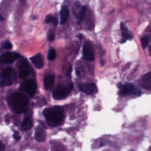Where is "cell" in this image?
<instances>
[{
    "mask_svg": "<svg viewBox=\"0 0 151 151\" xmlns=\"http://www.w3.org/2000/svg\"><path fill=\"white\" fill-rule=\"evenodd\" d=\"M47 123L51 126H57L61 124L64 120L63 109L59 106L48 108L43 111Z\"/></svg>",
    "mask_w": 151,
    "mask_h": 151,
    "instance_id": "cell-1",
    "label": "cell"
},
{
    "mask_svg": "<svg viewBox=\"0 0 151 151\" xmlns=\"http://www.w3.org/2000/svg\"><path fill=\"white\" fill-rule=\"evenodd\" d=\"M8 103L11 110L16 113H22L28 104L27 97L22 93L15 92L8 98Z\"/></svg>",
    "mask_w": 151,
    "mask_h": 151,
    "instance_id": "cell-2",
    "label": "cell"
},
{
    "mask_svg": "<svg viewBox=\"0 0 151 151\" xmlns=\"http://www.w3.org/2000/svg\"><path fill=\"white\" fill-rule=\"evenodd\" d=\"M73 88L71 83L68 84H59L53 91V98L55 100H61L65 99L71 92Z\"/></svg>",
    "mask_w": 151,
    "mask_h": 151,
    "instance_id": "cell-3",
    "label": "cell"
},
{
    "mask_svg": "<svg viewBox=\"0 0 151 151\" xmlns=\"http://www.w3.org/2000/svg\"><path fill=\"white\" fill-rule=\"evenodd\" d=\"M120 93L122 96H127L129 94L140 96L141 94V91L133 84L126 83L124 84H121L120 86Z\"/></svg>",
    "mask_w": 151,
    "mask_h": 151,
    "instance_id": "cell-4",
    "label": "cell"
},
{
    "mask_svg": "<svg viewBox=\"0 0 151 151\" xmlns=\"http://www.w3.org/2000/svg\"><path fill=\"white\" fill-rule=\"evenodd\" d=\"M19 57V54L17 52H6L0 56V64H11Z\"/></svg>",
    "mask_w": 151,
    "mask_h": 151,
    "instance_id": "cell-5",
    "label": "cell"
},
{
    "mask_svg": "<svg viewBox=\"0 0 151 151\" xmlns=\"http://www.w3.org/2000/svg\"><path fill=\"white\" fill-rule=\"evenodd\" d=\"M22 87L24 90L26 91V92L31 96H33L34 95L37 89L36 83L32 80L25 81L22 84Z\"/></svg>",
    "mask_w": 151,
    "mask_h": 151,
    "instance_id": "cell-6",
    "label": "cell"
},
{
    "mask_svg": "<svg viewBox=\"0 0 151 151\" xmlns=\"http://www.w3.org/2000/svg\"><path fill=\"white\" fill-rule=\"evenodd\" d=\"M80 90L81 91L83 92L84 93L87 95L94 94L97 91V88L96 86L94 83H85L82 84L80 87Z\"/></svg>",
    "mask_w": 151,
    "mask_h": 151,
    "instance_id": "cell-7",
    "label": "cell"
},
{
    "mask_svg": "<svg viewBox=\"0 0 151 151\" xmlns=\"http://www.w3.org/2000/svg\"><path fill=\"white\" fill-rule=\"evenodd\" d=\"M83 55L84 58L88 61L94 60V54L91 49V45L89 42H86L83 45Z\"/></svg>",
    "mask_w": 151,
    "mask_h": 151,
    "instance_id": "cell-8",
    "label": "cell"
},
{
    "mask_svg": "<svg viewBox=\"0 0 151 151\" xmlns=\"http://www.w3.org/2000/svg\"><path fill=\"white\" fill-rule=\"evenodd\" d=\"M140 85L145 89H151V72L145 74L139 81Z\"/></svg>",
    "mask_w": 151,
    "mask_h": 151,
    "instance_id": "cell-9",
    "label": "cell"
},
{
    "mask_svg": "<svg viewBox=\"0 0 151 151\" xmlns=\"http://www.w3.org/2000/svg\"><path fill=\"white\" fill-rule=\"evenodd\" d=\"M19 77L21 79L25 78L29 74V66L26 61H23L21 62L19 65Z\"/></svg>",
    "mask_w": 151,
    "mask_h": 151,
    "instance_id": "cell-10",
    "label": "cell"
},
{
    "mask_svg": "<svg viewBox=\"0 0 151 151\" xmlns=\"http://www.w3.org/2000/svg\"><path fill=\"white\" fill-rule=\"evenodd\" d=\"M35 138L37 142H42L45 140L46 133L44 130L40 126L37 127L35 132Z\"/></svg>",
    "mask_w": 151,
    "mask_h": 151,
    "instance_id": "cell-11",
    "label": "cell"
},
{
    "mask_svg": "<svg viewBox=\"0 0 151 151\" xmlns=\"http://www.w3.org/2000/svg\"><path fill=\"white\" fill-rule=\"evenodd\" d=\"M122 33V42L124 43L128 40H131L132 38V35H131L130 31H129L127 27L123 24L122 23L120 25Z\"/></svg>",
    "mask_w": 151,
    "mask_h": 151,
    "instance_id": "cell-12",
    "label": "cell"
},
{
    "mask_svg": "<svg viewBox=\"0 0 151 151\" xmlns=\"http://www.w3.org/2000/svg\"><path fill=\"white\" fill-rule=\"evenodd\" d=\"M31 61L32 64L35 65V67L37 68H41L44 65V61L42 57L40 54H37L35 55L32 57L31 58Z\"/></svg>",
    "mask_w": 151,
    "mask_h": 151,
    "instance_id": "cell-13",
    "label": "cell"
},
{
    "mask_svg": "<svg viewBox=\"0 0 151 151\" xmlns=\"http://www.w3.org/2000/svg\"><path fill=\"white\" fill-rule=\"evenodd\" d=\"M55 77L53 75H48L44 78V86L46 90H49L54 85Z\"/></svg>",
    "mask_w": 151,
    "mask_h": 151,
    "instance_id": "cell-14",
    "label": "cell"
},
{
    "mask_svg": "<svg viewBox=\"0 0 151 151\" xmlns=\"http://www.w3.org/2000/svg\"><path fill=\"white\" fill-rule=\"evenodd\" d=\"M69 16V11L67 6L64 5L60 10V23L64 24L68 19Z\"/></svg>",
    "mask_w": 151,
    "mask_h": 151,
    "instance_id": "cell-15",
    "label": "cell"
},
{
    "mask_svg": "<svg viewBox=\"0 0 151 151\" xmlns=\"http://www.w3.org/2000/svg\"><path fill=\"white\" fill-rule=\"evenodd\" d=\"M32 126V121L29 117H26L22 122L21 129L22 130H27L30 129Z\"/></svg>",
    "mask_w": 151,
    "mask_h": 151,
    "instance_id": "cell-16",
    "label": "cell"
},
{
    "mask_svg": "<svg viewBox=\"0 0 151 151\" xmlns=\"http://www.w3.org/2000/svg\"><path fill=\"white\" fill-rule=\"evenodd\" d=\"M87 6L84 5V6H81L80 9H79L78 12H77V15H76L80 21H82L85 16H86V12H87Z\"/></svg>",
    "mask_w": 151,
    "mask_h": 151,
    "instance_id": "cell-17",
    "label": "cell"
},
{
    "mask_svg": "<svg viewBox=\"0 0 151 151\" xmlns=\"http://www.w3.org/2000/svg\"><path fill=\"white\" fill-rule=\"evenodd\" d=\"M44 22L46 24H48V23H52L54 24V25L56 26L57 25V19L56 18L52 17L51 15H48L46 17Z\"/></svg>",
    "mask_w": 151,
    "mask_h": 151,
    "instance_id": "cell-18",
    "label": "cell"
},
{
    "mask_svg": "<svg viewBox=\"0 0 151 151\" xmlns=\"http://www.w3.org/2000/svg\"><path fill=\"white\" fill-rule=\"evenodd\" d=\"M12 69L10 67H8L4 70L2 74V76L3 78H10L12 75Z\"/></svg>",
    "mask_w": 151,
    "mask_h": 151,
    "instance_id": "cell-19",
    "label": "cell"
},
{
    "mask_svg": "<svg viewBox=\"0 0 151 151\" xmlns=\"http://www.w3.org/2000/svg\"><path fill=\"white\" fill-rule=\"evenodd\" d=\"M55 56H56V52L54 48H50L48 51V59L50 61H53L55 58Z\"/></svg>",
    "mask_w": 151,
    "mask_h": 151,
    "instance_id": "cell-20",
    "label": "cell"
},
{
    "mask_svg": "<svg viewBox=\"0 0 151 151\" xmlns=\"http://www.w3.org/2000/svg\"><path fill=\"white\" fill-rule=\"evenodd\" d=\"M12 82L11 78H2L0 82L1 87H5L7 86H11Z\"/></svg>",
    "mask_w": 151,
    "mask_h": 151,
    "instance_id": "cell-21",
    "label": "cell"
},
{
    "mask_svg": "<svg viewBox=\"0 0 151 151\" xmlns=\"http://www.w3.org/2000/svg\"><path fill=\"white\" fill-rule=\"evenodd\" d=\"M149 44V39L147 37H143L141 39V44L143 48H146Z\"/></svg>",
    "mask_w": 151,
    "mask_h": 151,
    "instance_id": "cell-22",
    "label": "cell"
},
{
    "mask_svg": "<svg viewBox=\"0 0 151 151\" xmlns=\"http://www.w3.org/2000/svg\"><path fill=\"white\" fill-rule=\"evenodd\" d=\"M12 44L9 42V41H6L4 45H3V47L5 48V49H6V50H8V49H11L12 48Z\"/></svg>",
    "mask_w": 151,
    "mask_h": 151,
    "instance_id": "cell-23",
    "label": "cell"
},
{
    "mask_svg": "<svg viewBox=\"0 0 151 151\" xmlns=\"http://www.w3.org/2000/svg\"><path fill=\"white\" fill-rule=\"evenodd\" d=\"M55 38V33L54 31H51L49 35H48V39L49 41H53L54 39Z\"/></svg>",
    "mask_w": 151,
    "mask_h": 151,
    "instance_id": "cell-24",
    "label": "cell"
},
{
    "mask_svg": "<svg viewBox=\"0 0 151 151\" xmlns=\"http://www.w3.org/2000/svg\"><path fill=\"white\" fill-rule=\"evenodd\" d=\"M13 137H14V138L16 140H19L20 139V138H21V137H20V136H19V133H18V132H14V135H13Z\"/></svg>",
    "mask_w": 151,
    "mask_h": 151,
    "instance_id": "cell-25",
    "label": "cell"
},
{
    "mask_svg": "<svg viewBox=\"0 0 151 151\" xmlns=\"http://www.w3.org/2000/svg\"><path fill=\"white\" fill-rule=\"evenodd\" d=\"M4 150H5V146L1 142H0V151H4Z\"/></svg>",
    "mask_w": 151,
    "mask_h": 151,
    "instance_id": "cell-26",
    "label": "cell"
},
{
    "mask_svg": "<svg viewBox=\"0 0 151 151\" xmlns=\"http://www.w3.org/2000/svg\"><path fill=\"white\" fill-rule=\"evenodd\" d=\"M71 71H72V67H71V66H70L69 68H68V69L67 70V71L66 75H67V76H69V75L70 74V73H71Z\"/></svg>",
    "mask_w": 151,
    "mask_h": 151,
    "instance_id": "cell-27",
    "label": "cell"
},
{
    "mask_svg": "<svg viewBox=\"0 0 151 151\" xmlns=\"http://www.w3.org/2000/svg\"><path fill=\"white\" fill-rule=\"evenodd\" d=\"M0 20L1 21H3L4 20V18L1 15H0Z\"/></svg>",
    "mask_w": 151,
    "mask_h": 151,
    "instance_id": "cell-28",
    "label": "cell"
},
{
    "mask_svg": "<svg viewBox=\"0 0 151 151\" xmlns=\"http://www.w3.org/2000/svg\"><path fill=\"white\" fill-rule=\"evenodd\" d=\"M81 37H82V35H81V34H80V35H78V38H79L80 39H81Z\"/></svg>",
    "mask_w": 151,
    "mask_h": 151,
    "instance_id": "cell-29",
    "label": "cell"
}]
</instances>
